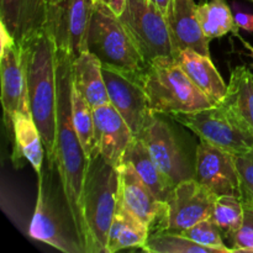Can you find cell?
<instances>
[{
  "label": "cell",
  "instance_id": "22",
  "mask_svg": "<svg viewBox=\"0 0 253 253\" xmlns=\"http://www.w3.org/2000/svg\"><path fill=\"white\" fill-rule=\"evenodd\" d=\"M221 103L253 132V74L247 67L237 66L232 69L227 93Z\"/></svg>",
  "mask_w": 253,
  "mask_h": 253
},
{
  "label": "cell",
  "instance_id": "7",
  "mask_svg": "<svg viewBox=\"0 0 253 253\" xmlns=\"http://www.w3.org/2000/svg\"><path fill=\"white\" fill-rule=\"evenodd\" d=\"M120 20L147 63L174 57L167 19L152 0H126Z\"/></svg>",
  "mask_w": 253,
  "mask_h": 253
},
{
  "label": "cell",
  "instance_id": "35",
  "mask_svg": "<svg viewBox=\"0 0 253 253\" xmlns=\"http://www.w3.org/2000/svg\"><path fill=\"white\" fill-rule=\"evenodd\" d=\"M251 1H252V2H253V0H251Z\"/></svg>",
  "mask_w": 253,
  "mask_h": 253
},
{
  "label": "cell",
  "instance_id": "12",
  "mask_svg": "<svg viewBox=\"0 0 253 253\" xmlns=\"http://www.w3.org/2000/svg\"><path fill=\"white\" fill-rule=\"evenodd\" d=\"M194 178L216 197L240 198L236 156L204 140H200L197 147Z\"/></svg>",
  "mask_w": 253,
  "mask_h": 253
},
{
  "label": "cell",
  "instance_id": "24",
  "mask_svg": "<svg viewBox=\"0 0 253 253\" xmlns=\"http://www.w3.org/2000/svg\"><path fill=\"white\" fill-rule=\"evenodd\" d=\"M72 120L86 157H95L99 155L95 138V124L94 111L88 101L77 90L72 81Z\"/></svg>",
  "mask_w": 253,
  "mask_h": 253
},
{
  "label": "cell",
  "instance_id": "6",
  "mask_svg": "<svg viewBox=\"0 0 253 253\" xmlns=\"http://www.w3.org/2000/svg\"><path fill=\"white\" fill-rule=\"evenodd\" d=\"M185 127L221 150L235 156L253 148V132L222 103L192 113L169 115Z\"/></svg>",
  "mask_w": 253,
  "mask_h": 253
},
{
  "label": "cell",
  "instance_id": "8",
  "mask_svg": "<svg viewBox=\"0 0 253 253\" xmlns=\"http://www.w3.org/2000/svg\"><path fill=\"white\" fill-rule=\"evenodd\" d=\"M51 188L44 187L43 173L39 174V193L29 227L32 239L64 253H84L69 216L66 203L56 204Z\"/></svg>",
  "mask_w": 253,
  "mask_h": 253
},
{
  "label": "cell",
  "instance_id": "2",
  "mask_svg": "<svg viewBox=\"0 0 253 253\" xmlns=\"http://www.w3.org/2000/svg\"><path fill=\"white\" fill-rule=\"evenodd\" d=\"M72 61L58 52V127L56 168L59 184L79 244L86 253V230L83 194L89 158L85 156L72 120Z\"/></svg>",
  "mask_w": 253,
  "mask_h": 253
},
{
  "label": "cell",
  "instance_id": "9",
  "mask_svg": "<svg viewBox=\"0 0 253 253\" xmlns=\"http://www.w3.org/2000/svg\"><path fill=\"white\" fill-rule=\"evenodd\" d=\"M216 195L194 177L178 183L170 192L158 230L183 232L211 217Z\"/></svg>",
  "mask_w": 253,
  "mask_h": 253
},
{
  "label": "cell",
  "instance_id": "15",
  "mask_svg": "<svg viewBox=\"0 0 253 253\" xmlns=\"http://www.w3.org/2000/svg\"><path fill=\"white\" fill-rule=\"evenodd\" d=\"M93 111L99 155L113 167L119 168L135 135L110 103L94 108Z\"/></svg>",
  "mask_w": 253,
  "mask_h": 253
},
{
  "label": "cell",
  "instance_id": "16",
  "mask_svg": "<svg viewBox=\"0 0 253 253\" xmlns=\"http://www.w3.org/2000/svg\"><path fill=\"white\" fill-rule=\"evenodd\" d=\"M166 19L175 58L187 48L210 56V41L200 26L194 0H172Z\"/></svg>",
  "mask_w": 253,
  "mask_h": 253
},
{
  "label": "cell",
  "instance_id": "26",
  "mask_svg": "<svg viewBox=\"0 0 253 253\" xmlns=\"http://www.w3.org/2000/svg\"><path fill=\"white\" fill-rule=\"evenodd\" d=\"M244 216L245 207L239 197L221 195L215 200L210 220L219 227L221 234L229 237L241 227Z\"/></svg>",
  "mask_w": 253,
  "mask_h": 253
},
{
  "label": "cell",
  "instance_id": "5",
  "mask_svg": "<svg viewBox=\"0 0 253 253\" xmlns=\"http://www.w3.org/2000/svg\"><path fill=\"white\" fill-rule=\"evenodd\" d=\"M118 168L100 155L89 160L83 194L86 253H106L109 231L118 207Z\"/></svg>",
  "mask_w": 253,
  "mask_h": 253
},
{
  "label": "cell",
  "instance_id": "19",
  "mask_svg": "<svg viewBox=\"0 0 253 253\" xmlns=\"http://www.w3.org/2000/svg\"><path fill=\"white\" fill-rule=\"evenodd\" d=\"M73 85L91 108L110 103L101 62L91 52L84 51L72 61Z\"/></svg>",
  "mask_w": 253,
  "mask_h": 253
},
{
  "label": "cell",
  "instance_id": "29",
  "mask_svg": "<svg viewBox=\"0 0 253 253\" xmlns=\"http://www.w3.org/2000/svg\"><path fill=\"white\" fill-rule=\"evenodd\" d=\"M227 239L231 242V249L235 252H253V209L245 208L241 227Z\"/></svg>",
  "mask_w": 253,
  "mask_h": 253
},
{
  "label": "cell",
  "instance_id": "18",
  "mask_svg": "<svg viewBox=\"0 0 253 253\" xmlns=\"http://www.w3.org/2000/svg\"><path fill=\"white\" fill-rule=\"evenodd\" d=\"M177 61L194 85L214 105L224 100L227 93V84L217 72L210 56H204L194 49L187 48L178 53Z\"/></svg>",
  "mask_w": 253,
  "mask_h": 253
},
{
  "label": "cell",
  "instance_id": "10",
  "mask_svg": "<svg viewBox=\"0 0 253 253\" xmlns=\"http://www.w3.org/2000/svg\"><path fill=\"white\" fill-rule=\"evenodd\" d=\"M0 69H1V104L4 109V120L7 132L11 133L12 140V121L16 114H31V110H30L21 49L4 26H1Z\"/></svg>",
  "mask_w": 253,
  "mask_h": 253
},
{
  "label": "cell",
  "instance_id": "11",
  "mask_svg": "<svg viewBox=\"0 0 253 253\" xmlns=\"http://www.w3.org/2000/svg\"><path fill=\"white\" fill-rule=\"evenodd\" d=\"M110 104L130 126L136 137H140L156 115L150 106L146 91L137 82L114 69L103 67Z\"/></svg>",
  "mask_w": 253,
  "mask_h": 253
},
{
  "label": "cell",
  "instance_id": "17",
  "mask_svg": "<svg viewBox=\"0 0 253 253\" xmlns=\"http://www.w3.org/2000/svg\"><path fill=\"white\" fill-rule=\"evenodd\" d=\"M0 20L17 44L44 27L43 0H0Z\"/></svg>",
  "mask_w": 253,
  "mask_h": 253
},
{
  "label": "cell",
  "instance_id": "30",
  "mask_svg": "<svg viewBox=\"0 0 253 253\" xmlns=\"http://www.w3.org/2000/svg\"><path fill=\"white\" fill-rule=\"evenodd\" d=\"M234 17L235 22H236V25L240 29H244L249 32H253V14L242 11V10H239L236 7V10L234 11Z\"/></svg>",
  "mask_w": 253,
  "mask_h": 253
},
{
  "label": "cell",
  "instance_id": "23",
  "mask_svg": "<svg viewBox=\"0 0 253 253\" xmlns=\"http://www.w3.org/2000/svg\"><path fill=\"white\" fill-rule=\"evenodd\" d=\"M197 15L200 26L208 40L220 39L229 32L239 36L234 12L226 0H210L197 5Z\"/></svg>",
  "mask_w": 253,
  "mask_h": 253
},
{
  "label": "cell",
  "instance_id": "3",
  "mask_svg": "<svg viewBox=\"0 0 253 253\" xmlns=\"http://www.w3.org/2000/svg\"><path fill=\"white\" fill-rule=\"evenodd\" d=\"M85 46L101 66L120 72L137 83L148 66L120 17L100 0H94Z\"/></svg>",
  "mask_w": 253,
  "mask_h": 253
},
{
  "label": "cell",
  "instance_id": "1",
  "mask_svg": "<svg viewBox=\"0 0 253 253\" xmlns=\"http://www.w3.org/2000/svg\"><path fill=\"white\" fill-rule=\"evenodd\" d=\"M31 115L43 141L49 170L56 168L58 127V49L44 27L21 44Z\"/></svg>",
  "mask_w": 253,
  "mask_h": 253
},
{
  "label": "cell",
  "instance_id": "33",
  "mask_svg": "<svg viewBox=\"0 0 253 253\" xmlns=\"http://www.w3.org/2000/svg\"><path fill=\"white\" fill-rule=\"evenodd\" d=\"M245 46H246L247 48L250 49V56H251V58H252V64H251V67H252V69H253V47H252L250 43H247V42H245Z\"/></svg>",
  "mask_w": 253,
  "mask_h": 253
},
{
  "label": "cell",
  "instance_id": "34",
  "mask_svg": "<svg viewBox=\"0 0 253 253\" xmlns=\"http://www.w3.org/2000/svg\"><path fill=\"white\" fill-rule=\"evenodd\" d=\"M100 1H104V2H106V0H100Z\"/></svg>",
  "mask_w": 253,
  "mask_h": 253
},
{
  "label": "cell",
  "instance_id": "4",
  "mask_svg": "<svg viewBox=\"0 0 253 253\" xmlns=\"http://www.w3.org/2000/svg\"><path fill=\"white\" fill-rule=\"evenodd\" d=\"M138 84L146 91L155 114L172 115L214 106L194 85L174 57H158L150 62Z\"/></svg>",
  "mask_w": 253,
  "mask_h": 253
},
{
  "label": "cell",
  "instance_id": "31",
  "mask_svg": "<svg viewBox=\"0 0 253 253\" xmlns=\"http://www.w3.org/2000/svg\"><path fill=\"white\" fill-rule=\"evenodd\" d=\"M106 4L110 6V9L115 12L118 16H120L124 12L126 6V0H106Z\"/></svg>",
  "mask_w": 253,
  "mask_h": 253
},
{
  "label": "cell",
  "instance_id": "14",
  "mask_svg": "<svg viewBox=\"0 0 253 253\" xmlns=\"http://www.w3.org/2000/svg\"><path fill=\"white\" fill-rule=\"evenodd\" d=\"M118 204L125 208L151 230L156 220L165 212L166 204L145 184L132 163L124 161L118 168Z\"/></svg>",
  "mask_w": 253,
  "mask_h": 253
},
{
  "label": "cell",
  "instance_id": "21",
  "mask_svg": "<svg viewBox=\"0 0 253 253\" xmlns=\"http://www.w3.org/2000/svg\"><path fill=\"white\" fill-rule=\"evenodd\" d=\"M124 161L132 163L145 184L152 190L153 194L161 202L166 204L174 185L167 179V177L157 167L142 138L136 137V136L133 137L126 150L123 162Z\"/></svg>",
  "mask_w": 253,
  "mask_h": 253
},
{
  "label": "cell",
  "instance_id": "28",
  "mask_svg": "<svg viewBox=\"0 0 253 253\" xmlns=\"http://www.w3.org/2000/svg\"><path fill=\"white\" fill-rule=\"evenodd\" d=\"M240 180V199L245 208L253 209V148L236 156Z\"/></svg>",
  "mask_w": 253,
  "mask_h": 253
},
{
  "label": "cell",
  "instance_id": "27",
  "mask_svg": "<svg viewBox=\"0 0 253 253\" xmlns=\"http://www.w3.org/2000/svg\"><path fill=\"white\" fill-rule=\"evenodd\" d=\"M188 239L193 240V241L198 242V244L203 245V246L211 247V249L217 250L220 253H232L235 252L232 249H229L226 245L224 244L222 240L221 231L219 227L214 224L210 219L203 220V221L198 222L194 226L189 227L185 231L180 232Z\"/></svg>",
  "mask_w": 253,
  "mask_h": 253
},
{
  "label": "cell",
  "instance_id": "13",
  "mask_svg": "<svg viewBox=\"0 0 253 253\" xmlns=\"http://www.w3.org/2000/svg\"><path fill=\"white\" fill-rule=\"evenodd\" d=\"M161 172L173 185L194 177L169 126L153 116L152 121L140 136Z\"/></svg>",
  "mask_w": 253,
  "mask_h": 253
},
{
  "label": "cell",
  "instance_id": "32",
  "mask_svg": "<svg viewBox=\"0 0 253 253\" xmlns=\"http://www.w3.org/2000/svg\"><path fill=\"white\" fill-rule=\"evenodd\" d=\"M152 1H153V4H155L156 6L161 10V12H162L165 16H167L168 10H169L172 0H152Z\"/></svg>",
  "mask_w": 253,
  "mask_h": 253
},
{
  "label": "cell",
  "instance_id": "20",
  "mask_svg": "<svg viewBox=\"0 0 253 253\" xmlns=\"http://www.w3.org/2000/svg\"><path fill=\"white\" fill-rule=\"evenodd\" d=\"M12 161L15 166L19 167V165H21V160L25 158L29 161L35 172L40 174L42 172V162L46 152L41 133L31 114H16L12 121Z\"/></svg>",
  "mask_w": 253,
  "mask_h": 253
},
{
  "label": "cell",
  "instance_id": "25",
  "mask_svg": "<svg viewBox=\"0 0 253 253\" xmlns=\"http://www.w3.org/2000/svg\"><path fill=\"white\" fill-rule=\"evenodd\" d=\"M142 250L151 253H220L211 247L203 246L180 232L157 230L150 234Z\"/></svg>",
  "mask_w": 253,
  "mask_h": 253
}]
</instances>
